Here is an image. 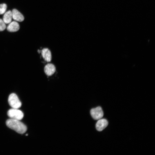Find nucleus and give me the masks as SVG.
I'll return each instance as SVG.
<instances>
[{"instance_id": "1", "label": "nucleus", "mask_w": 155, "mask_h": 155, "mask_svg": "<svg viewBox=\"0 0 155 155\" xmlns=\"http://www.w3.org/2000/svg\"><path fill=\"white\" fill-rule=\"evenodd\" d=\"M6 123L8 127L19 133L23 134L27 131L26 125L19 120L10 118L6 121Z\"/></svg>"}, {"instance_id": "2", "label": "nucleus", "mask_w": 155, "mask_h": 155, "mask_svg": "<svg viewBox=\"0 0 155 155\" xmlns=\"http://www.w3.org/2000/svg\"><path fill=\"white\" fill-rule=\"evenodd\" d=\"M8 101L9 105L12 108L18 109L22 105V103L17 95L12 93L9 96Z\"/></svg>"}, {"instance_id": "3", "label": "nucleus", "mask_w": 155, "mask_h": 155, "mask_svg": "<svg viewBox=\"0 0 155 155\" xmlns=\"http://www.w3.org/2000/svg\"><path fill=\"white\" fill-rule=\"evenodd\" d=\"M7 115L11 119L19 120L22 119L24 117L23 113L17 108L10 109L7 112Z\"/></svg>"}, {"instance_id": "4", "label": "nucleus", "mask_w": 155, "mask_h": 155, "mask_svg": "<svg viewBox=\"0 0 155 155\" xmlns=\"http://www.w3.org/2000/svg\"><path fill=\"white\" fill-rule=\"evenodd\" d=\"M90 113L92 118L96 120L100 119L103 116V111L100 106L92 109L90 110Z\"/></svg>"}, {"instance_id": "5", "label": "nucleus", "mask_w": 155, "mask_h": 155, "mask_svg": "<svg viewBox=\"0 0 155 155\" xmlns=\"http://www.w3.org/2000/svg\"><path fill=\"white\" fill-rule=\"evenodd\" d=\"M108 124V121L106 119H99L96 124V128L98 131H101L107 126Z\"/></svg>"}, {"instance_id": "6", "label": "nucleus", "mask_w": 155, "mask_h": 155, "mask_svg": "<svg viewBox=\"0 0 155 155\" xmlns=\"http://www.w3.org/2000/svg\"><path fill=\"white\" fill-rule=\"evenodd\" d=\"M44 71L46 75L49 76H51L55 71L56 68L53 64L51 63H48L44 67Z\"/></svg>"}, {"instance_id": "7", "label": "nucleus", "mask_w": 155, "mask_h": 155, "mask_svg": "<svg viewBox=\"0 0 155 155\" xmlns=\"http://www.w3.org/2000/svg\"><path fill=\"white\" fill-rule=\"evenodd\" d=\"M13 18L15 20L19 22L23 21L24 20L23 16L16 9H13L12 12Z\"/></svg>"}, {"instance_id": "8", "label": "nucleus", "mask_w": 155, "mask_h": 155, "mask_svg": "<svg viewBox=\"0 0 155 155\" xmlns=\"http://www.w3.org/2000/svg\"><path fill=\"white\" fill-rule=\"evenodd\" d=\"M41 54L44 59L47 62L51 60V54L50 50L47 48L43 49L41 51Z\"/></svg>"}, {"instance_id": "9", "label": "nucleus", "mask_w": 155, "mask_h": 155, "mask_svg": "<svg viewBox=\"0 0 155 155\" xmlns=\"http://www.w3.org/2000/svg\"><path fill=\"white\" fill-rule=\"evenodd\" d=\"M20 29L19 24L15 21H13L9 23L7 26V29L8 31L11 32H16Z\"/></svg>"}, {"instance_id": "10", "label": "nucleus", "mask_w": 155, "mask_h": 155, "mask_svg": "<svg viewBox=\"0 0 155 155\" xmlns=\"http://www.w3.org/2000/svg\"><path fill=\"white\" fill-rule=\"evenodd\" d=\"M12 18V12L9 10L5 13L3 17V21L5 24L10 23Z\"/></svg>"}, {"instance_id": "11", "label": "nucleus", "mask_w": 155, "mask_h": 155, "mask_svg": "<svg viewBox=\"0 0 155 155\" xmlns=\"http://www.w3.org/2000/svg\"><path fill=\"white\" fill-rule=\"evenodd\" d=\"M7 5L5 3L0 4V15L4 13L6 10Z\"/></svg>"}, {"instance_id": "12", "label": "nucleus", "mask_w": 155, "mask_h": 155, "mask_svg": "<svg viewBox=\"0 0 155 155\" xmlns=\"http://www.w3.org/2000/svg\"><path fill=\"white\" fill-rule=\"evenodd\" d=\"M5 23L3 20L0 19V31L4 30L6 28Z\"/></svg>"}, {"instance_id": "13", "label": "nucleus", "mask_w": 155, "mask_h": 155, "mask_svg": "<svg viewBox=\"0 0 155 155\" xmlns=\"http://www.w3.org/2000/svg\"><path fill=\"white\" fill-rule=\"evenodd\" d=\"M28 135V134H27L26 135V136H27Z\"/></svg>"}]
</instances>
